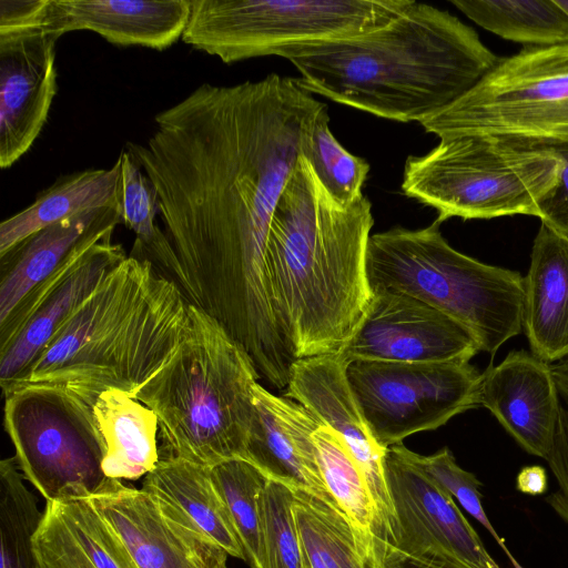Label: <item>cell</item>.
<instances>
[{"label": "cell", "mask_w": 568, "mask_h": 568, "mask_svg": "<svg viewBox=\"0 0 568 568\" xmlns=\"http://www.w3.org/2000/svg\"><path fill=\"white\" fill-rule=\"evenodd\" d=\"M325 105L276 73L235 85L203 83L154 116L145 143L125 148L156 191L181 267L179 286L257 369L290 357L270 297L266 243Z\"/></svg>", "instance_id": "6da1fadb"}, {"label": "cell", "mask_w": 568, "mask_h": 568, "mask_svg": "<svg viewBox=\"0 0 568 568\" xmlns=\"http://www.w3.org/2000/svg\"><path fill=\"white\" fill-rule=\"evenodd\" d=\"M312 94L398 122H420L473 89L499 61L446 10L413 1L382 28L281 48Z\"/></svg>", "instance_id": "7a4b0ae2"}, {"label": "cell", "mask_w": 568, "mask_h": 568, "mask_svg": "<svg viewBox=\"0 0 568 568\" xmlns=\"http://www.w3.org/2000/svg\"><path fill=\"white\" fill-rule=\"evenodd\" d=\"M372 204L339 206L303 158L271 220L265 267L274 313L295 359L339 354L373 291L367 246Z\"/></svg>", "instance_id": "3957f363"}, {"label": "cell", "mask_w": 568, "mask_h": 568, "mask_svg": "<svg viewBox=\"0 0 568 568\" xmlns=\"http://www.w3.org/2000/svg\"><path fill=\"white\" fill-rule=\"evenodd\" d=\"M186 295L148 257L130 254L58 328L2 395L54 388L93 406L106 389L136 392L173 355L190 318Z\"/></svg>", "instance_id": "277c9868"}, {"label": "cell", "mask_w": 568, "mask_h": 568, "mask_svg": "<svg viewBox=\"0 0 568 568\" xmlns=\"http://www.w3.org/2000/svg\"><path fill=\"white\" fill-rule=\"evenodd\" d=\"M258 379L244 349L216 320L191 304L175 352L134 396L158 416L160 457L210 468L245 460Z\"/></svg>", "instance_id": "5b68a950"}, {"label": "cell", "mask_w": 568, "mask_h": 568, "mask_svg": "<svg viewBox=\"0 0 568 568\" xmlns=\"http://www.w3.org/2000/svg\"><path fill=\"white\" fill-rule=\"evenodd\" d=\"M440 223L371 235L367 275L373 292L414 297L448 315L491 357L523 329L524 277L452 247Z\"/></svg>", "instance_id": "8992f818"}, {"label": "cell", "mask_w": 568, "mask_h": 568, "mask_svg": "<svg viewBox=\"0 0 568 568\" xmlns=\"http://www.w3.org/2000/svg\"><path fill=\"white\" fill-rule=\"evenodd\" d=\"M561 166L552 149L460 135L440 139L424 155L408 156L400 187L407 197L433 207L440 224L452 217H538Z\"/></svg>", "instance_id": "52a82bcc"}, {"label": "cell", "mask_w": 568, "mask_h": 568, "mask_svg": "<svg viewBox=\"0 0 568 568\" xmlns=\"http://www.w3.org/2000/svg\"><path fill=\"white\" fill-rule=\"evenodd\" d=\"M419 124L439 139L474 135L568 146V43L499 58L473 89Z\"/></svg>", "instance_id": "ba28073f"}, {"label": "cell", "mask_w": 568, "mask_h": 568, "mask_svg": "<svg viewBox=\"0 0 568 568\" xmlns=\"http://www.w3.org/2000/svg\"><path fill=\"white\" fill-rule=\"evenodd\" d=\"M410 0H191L182 40L225 63L378 29Z\"/></svg>", "instance_id": "9c48e42d"}, {"label": "cell", "mask_w": 568, "mask_h": 568, "mask_svg": "<svg viewBox=\"0 0 568 568\" xmlns=\"http://www.w3.org/2000/svg\"><path fill=\"white\" fill-rule=\"evenodd\" d=\"M4 397L3 426L19 470L47 501L88 498L108 478L92 406L54 388Z\"/></svg>", "instance_id": "30bf717a"}, {"label": "cell", "mask_w": 568, "mask_h": 568, "mask_svg": "<svg viewBox=\"0 0 568 568\" xmlns=\"http://www.w3.org/2000/svg\"><path fill=\"white\" fill-rule=\"evenodd\" d=\"M347 379L374 438L385 449L479 406L481 373L465 361H354Z\"/></svg>", "instance_id": "8fae6325"}, {"label": "cell", "mask_w": 568, "mask_h": 568, "mask_svg": "<svg viewBox=\"0 0 568 568\" xmlns=\"http://www.w3.org/2000/svg\"><path fill=\"white\" fill-rule=\"evenodd\" d=\"M403 446H390L385 455L396 513L388 568H500L453 496L416 466Z\"/></svg>", "instance_id": "7c38bea8"}, {"label": "cell", "mask_w": 568, "mask_h": 568, "mask_svg": "<svg viewBox=\"0 0 568 568\" xmlns=\"http://www.w3.org/2000/svg\"><path fill=\"white\" fill-rule=\"evenodd\" d=\"M128 257L112 235L81 245L0 323V386L33 362L58 328Z\"/></svg>", "instance_id": "4fadbf2b"}, {"label": "cell", "mask_w": 568, "mask_h": 568, "mask_svg": "<svg viewBox=\"0 0 568 568\" xmlns=\"http://www.w3.org/2000/svg\"><path fill=\"white\" fill-rule=\"evenodd\" d=\"M479 352L473 334L448 315L408 295L377 291L339 354L348 363H438L469 362Z\"/></svg>", "instance_id": "5bb4252c"}, {"label": "cell", "mask_w": 568, "mask_h": 568, "mask_svg": "<svg viewBox=\"0 0 568 568\" xmlns=\"http://www.w3.org/2000/svg\"><path fill=\"white\" fill-rule=\"evenodd\" d=\"M348 364L341 354L295 359L291 366L285 396L307 408L345 443L377 505L387 531L390 555L396 532V513L385 474L387 449L374 438L353 395L347 379Z\"/></svg>", "instance_id": "9a60e30c"}, {"label": "cell", "mask_w": 568, "mask_h": 568, "mask_svg": "<svg viewBox=\"0 0 568 568\" xmlns=\"http://www.w3.org/2000/svg\"><path fill=\"white\" fill-rule=\"evenodd\" d=\"M88 500L139 568H215L227 554L164 513L142 488L106 478Z\"/></svg>", "instance_id": "2e32d148"}, {"label": "cell", "mask_w": 568, "mask_h": 568, "mask_svg": "<svg viewBox=\"0 0 568 568\" xmlns=\"http://www.w3.org/2000/svg\"><path fill=\"white\" fill-rule=\"evenodd\" d=\"M43 28L0 33V166L40 134L57 92L55 42Z\"/></svg>", "instance_id": "e0dca14e"}, {"label": "cell", "mask_w": 568, "mask_h": 568, "mask_svg": "<svg viewBox=\"0 0 568 568\" xmlns=\"http://www.w3.org/2000/svg\"><path fill=\"white\" fill-rule=\"evenodd\" d=\"M478 405L487 408L527 453L547 459L557 434L560 396L550 364L510 352L481 373Z\"/></svg>", "instance_id": "ac0fdd59"}, {"label": "cell", "mask_w": 568, "mask_h": 568, "mask_svg": "<svg viewBox=\"0 0 568 568\" xmlns=\"http://www.w3.org/2000/svg\"><path fill=\"white\" fill-rule=\"evenodd\" d=\"M253 402L256 419L245 462L268 480L338 506L324 483L312 439L322 422L296 400L274 395L258 382L253 386Z\"/></svg>", "instance_id": "d6986e66"}, {"label": "cell", "mask_w": 568, "mask_h": 568, "mask_svg": "<svg viewBox=\"0 0 568 568\" xmlns=\"http://www.w3.org/2000/svg\"><path fill=\"white\" fill-rule=\"evenodd\" d=\"M191 0H49L43 29L90 30L116 45L164 50L182 38Z\"/></svg>", "instance_id": "ffe728a7"}, {"label": "cell", "mask_w": 568, "mask_h": 568, "mask_svg": "<svg viewBox=\"0 0 568 568\" xmlns=\"http://www.w3.org/2000/svg\"><path fill=\"white\" fill-rule=\"evenodd\" d=\"M121 223L116 204L100 206L50 224L0 256V323L81 245L113 234Z\"/></svg>", "instance_id": "44dd1931"}, {"label": "cell", "mask_w": 568, "mask_h": 568, "mask_svg": "<svg viewBox=\"0 0 568 568\" xmlns=\"http://www.w3.org/2000/svg\"><path fill=\"white\" fill-rule=\"evenodd\" d=\"M523 328L547 363L568 357V241L540 224L524 276Z\"/></svg>", "instance_id": "7402d4cb"}, {"label": "cell", "mask_w": 568, "mask_h": 568, "mask_svg": "<svg viewBox=\"0 0 568 568\" xmlns=\"http://www.w3.org/2000/svg\"><path fill=\"white\" fill-rule=\"evenodd\" d=\"M33 548L41 568H139L88 498L47 501Z\"/></svg>", "instance_id": "603a6c76"}, {"label": "cell", "mask_w": 568, "mask_h": 568, "mask_svg": "<svg viewBox=\"0 0 568 568\" xmlns=\"http://www.w3.org/2000/svg\"><path fill=\"white\" fill-rule=\"evenodd\" d=\"M142 489L180 524L229 556L245 560L230 513L212 481L210 467L160 457L154 469L144 476Z\"/></svg>", "instance_id": "cb8c5ba5"}, {"label": "cell", "mask_w": 568, "mask_h": 568, "mask_svg": "<svg viewBox=\"0 0 568 568\" xmlns=\"http://www.w3.org/2000/svg\"><path fill=\"white\" fill-rule=\"evenodd\" d=\"M324 483L347 518L368 568H388L389 541L368 484L341 436L322 424L312 435Z\"/></svg>", "instance_id": "d4e9b609"}, {"label": "cell", "mask_w": 568, "mask_h": 568, "mask_svg": "<svg viewBox=\"0 0 568 568\" xmlns=\"http://www.w3.org/2000/svg\"><path fill=\"white\" fill-rule=\"evenodd\" d=\"M102 438V469L108 478L136 480L160 460L155 413L121 389H106L92 406Z\"/></svg>", "instance_id": "484cf974"}, {"label": "cell", "mask_w": 568, "mask_h": 568, "mask_svg": "<svg viewBox=\"0 0 568 568\" xmlns=\"http://www.w3.org/2000/svg\"><path fill=\"white\" fill-rule=\"evenodd\" d=\"M120 165L60 176L28 207L2 221L0 256L32 233L87 210L116 204Z\"/></svg>", "instance_id": "4316f807"}, {"label": "cell", "mask_w": 568, "mask_h": 568, "mask_svg": "<svg viewBox=\"0 0 568 568\" xmlns=\"http://www.w3.org/2000/svg\"><path fill=\"white\" fill-rule=\"evenodd\" d=\"M483 29L524 48L568 43V13L556 0H452Z\"/></svg>", "instance_id": "83f0119b"}, {"label": "cell", "mask_w": 568, "mask_h": 568, "mask_svg": "<svg viewBox=\"0 0 568 568\" xmlns=\"http://www.w3.org/2000/svg\"><path fill=\"white\" fill-rule=\"evenodd\" d=\"M293 491L304 568H368L342 509L311 493Z\"/></svg>", "instance_id": "f1b7e54d"}, {"label": "cell", "mask_w": 568, "mask_h": 568, "mask_svg": "<svg viewBox=\"0 0 568 568\" xmlns=\"http://www.w3.org/2000/svg\"><path fill=\"white\" fill-rule=\"evenodd\" d=\"M42 513L14 457L0 463V568H41L33 536Z\"/></svg>", "instance_id": "f546056e"}, {"label": "cell", "mask_w": 568, "mask_h": 568, "mask_svg": "<svg viewBox=\"0 0 568 568\" xmlns=\"http://www.w3.org/2000/svg\"><path fill=\"white\" fill-rule=\"evenodd\" d=\"M212 481L226 505L251 568H263L258 497L268 480L243 459L211 467Z\"/></svg>", "instance_id": "4dcf8cb0"}, {"label": "cell", "mask_w": 568, "mask_h": 568, "mask_svg": "<svg viewBox=\"0 0 568 568\" xmlns=\"http://www.w3.org/2000/svg\"><path fill=\"white\" fill-rule=\"evenodd\" d=\"M327 106L317 113L303 158L310 163L320 183L339 206H348L363 196L362 189L369 173V163L348 152L329 130Z\"/></svg>", "instance_id": "1f68e13d"}, {"label": "cell", "mask_w": 568, "mask_h": 568, "mask_svg": "<svg viewBox=\"0 0 568 568\" xmlns=\"http://www.w3.org/2000/svg\"><path fill=\"white\" fill-rule=\"evenodd\" d=\"M293 503V489L266 481L258 497L263 568H304Z\"/></svg>", "instance_id": "d6a6232c"}, {"label": "cell", "mask_w": 568, "mask_h": 568, "mask_svg": "<svg viewBox=\"0 0 568 568\" xmlns=\"http://www.w3.org/2000/svg\"><path fill=\"white\" fill-rule=\"evenodd\" d=\"M403 450L416 466L455 497L466 511L490 532L505 552L510 555L504 539L495 531L484 511L481 505L480 481L473 473H469L458 466L453 453L447 447H444L428 456L414 453L406 446H403Z\"/></svg>", "instance_id": "836d02e7"}, {"label": "cell", "mask_w": 568, "mask_h": 568, "mask_svg": "<svg viewBox=\"0 0 568 568\" xmlns=\"http://www.w3.org/2000/svg\"><path fill=\"white\" fill-rule=\"evenodd\" d=\"M552 150L560 156L562 166L555 189L540 204L538 219L568 241V146Z\"/></svg>", "instance_id": "e575fe53"}, {"label": "cell", "mask_w": 568, "mask_h": 568, "mask_svg": "<svg viewBox=\"0 0 568 568\" xmlns=\"http://www.w3.org/2000/svg\"><path fill=\"white\" fill-rule=\"evenodd\" d=\"M49 0H1L0 33L43 28Z\"/></svg>", "instance_id": "d590c367"}, {"label": "cell", "mask_w": 568, "mask_h": 568, "mask_svg": "<svg viewBox=\"0 0 568 568\" xmlns=\"http://www.w3.org/2000/svg\"><path fill=\"white\" fill-rule=\"evenodd\" d=\"M547 473L544 467L538 465L521 468L516 478V488L527 495H542L547 490Z\"/></svg>", "instance_id": "8d00e7d4"}, {"label": "cell", "mask_w": 568, "mask_h": 568, "mask_svg": "<svg viewBox=\"0 0 568 568\" xmlns=\"http://www.w3.org/2000/svg\"><path fill=\"white\" fill-rule=\"evenodd\" d=\"M559 396L568 407V357L550 364Z\"/></svg>", "instance_id": "74e56055"}, {"label": "cell", "mask_w": 568, "mask_h": 568, "mask_svg": "<svg viewBox=\"0 0 568 568\" xmlns=\"http://www.w3.org/2000/svg\"><path fill=\"white\" fill-rule=\"evenodd\" d=\"M556 1L568 13V0H556Z\"/></svg>", "instance_id": "f35d334b"}, {"label": "cell", "mask_w": 568, "mask_h": 568, "mask_svg": "<svg viewBox=\"0 0 568 568\" xmlns=\"http://www.w3.org/2000/svg\"><path fill=\"white\" fill-rule=\"evenodd\" d=\"M215 568H227V565H226V561L220 564L219 566H216Z\"/></svg>", "instance_id": "ab89813d"}]
</instances>
